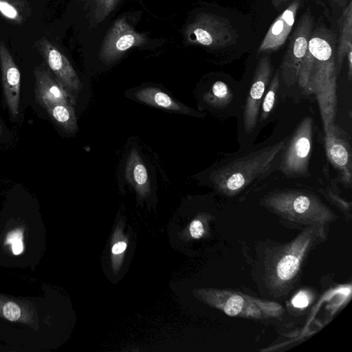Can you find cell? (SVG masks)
I'll return each instance as SVG.
<instances>
[{
	"label": "cell",
	"mask_w": 352,
	"mask_h": 352,
	"mask_svg": "<svg viewBox=\"0 0 352 352\" xmlns=\"http://www.w3.org/2000/svg\"><path fill=\"white\" fill-rule=\"evenodd\" d=\"M329 228L307 227L288 242L268 240L258 244L252 270L263 296L282 299L289 295L299 283L311 252L327 239Z\"/></svg>",
	"instance_id": "6da1fadb"
},
{
	"label": "cell",
	"mask_w": 352,
	"mask_h": 352,
	"mask_svg": "<svg viewBox=\"0 0 352 352\" xmlns=\"http://www.w3.org/2000/svg\"><path fill=\"white\" fill-rule=\"evenodd\" d=\"M336 47L333 32L325 27L313 30L297 80L303 93L315 96L324 131L335 123L337 113Z\"/></svg>",
	"instance_id": "7a4b0ae2"
},
{
	"label": "cell",
	"mask_w": 352,
	"mask_h": 352,
	"mask_svg": "<svg viewBox=\"0 0 352 352\" xmlns=\"http://www.w3.org/2000/svg\"><path fill=\"white\" fill-rule=\"evenodd\" d=\"M289 136L278 142L231 154L211 168V186L225 197H232L248 190L279 169L281 155Z\"/></svg>",
	"instance_id": "3957f363"
},
{
	"label": "cell",
	"mask_w": 352,
	"mask_h": 352,
	"mask_svg": "<svg viewBox=\"0 0 352 352\" xmlns=\"http://www.w3.org/2000/svg\"><path fill=\"white\" fill-rule=\"evenodd\" d=\"M260 205L278 217L286 228L329 227L338 217L315 193L300 189L276 190L265 195Z\"/></svg>",
	"instance_id": "277c9868"
},
{
	"label": "cell",
	"mask_w": 352,
	"mask_h": 352,
	"mask_svg": "<svg viewBox=\"0 0 352 352\" xmlns=\"http://www.w3.org/2000/svg\"><path fill=\"white\" fill-rule=\"evenodd\" d=\"M193 293L204 303L231 317L264 321L280 319L285 314L277 302L239 291L209 287L197 289Z\"/></svg>",
	"instance_id": "5b68a950"
},
{
	"label": "cell",
	"mask_w": 352,
	"mask_h": 352,
	"mask_svg": "<svg viewBox=\"0 0 352 352\" xmlns=\"http://www.w3.org/2000/svg\"><path fill=\"white\" fill-rule=\"evenodd\" d=\"M314 135V120L304 118L289 137L281 155L279 169L288 178H302L309 176Z\"/></svg>",
	"instance_id": "8992f818"
},
{
	"label": "cell",
	"mask_w": 352,
	"mask_h": 352,
	"mask_svg": "<svg viewBox=\"0 0 352 352\" xmlns=\"http://www.w3.org/2000/svg\"><path fill=\"white\" fill-rule=\"evenodd\" d=\"M185 35L190 44L211 48H223L235 41L236 33L226 19L212 14H200L186 29Z\"/></svg>",
	"instance_id": "52a82bcc"
},
{
	"label": "cell",
	"mask_w": 352,
	"mask_h": 352,
	"mask_svg": "<svg viewBox=\"0 0 352 352\" xmlns=\"http://www.w3.org/2000/svg\"><path fill=\"white\" fill-rule=\"evenodd\" d=\"M313 30V18L309 8H308L301 16L289 38L287 48L280 66L281 76L287 86L297 83L299 69L307 53Z\"/></svg>",
	"instance_id": "ba28073f"
},
{
	"label": "cell",
	"mask_w": 352,
	"mask_h": 352,
	"mask_svg": "<svg viewBox=\"0 0 352 352\" xmlns=\"http://www.w3.org/2000/svg\"><path fill=\"white\" fill-rule=\"evenodd\" d=\"M272 75L270 52H263L257 63L243 113V129L250 135L258 122L263 98Z\"/></svg>",
	"instance_id": "9c48e42d"
},
{
	"label": "cell",
	"mask_w": 352,
	"mask_h": 352,
	"mask_svg": "<svg viewBox=\"0 0 352 352\" xmlns=\"http://www.w3.org/2000/svg\"><path fill=\"white\" fill-rule=\"evenodd\" d=\"M324 142L328 160L338 171L346 186L352 183V148L347 133L336 123L324 131Z\"/></svg>",
	"instance_id": "30bf717a"
},
{
	"label": "cell",
	"mask_w": 352,
	"mask_h": 352,
	"mask_svg": "<svg viewBox=\"0 0 352 352\" xmlns=\"http://www.w3.org/2000/svg\"><path fill=\"white\" fill-rule=\"evenodd\" d=\"M146 41L144 34L136 32L124 18L115 21L107 34L100 52V58L105 64L118 60L126 51L142 46Z\"/></svg>",
	"instance_id": "8fae6325"
},
{
	"label": "cell",
	"mask_w": 352,
	"mask_h": 352,
	"mask_svg": "<svg viewBox=\"0 0 352 352\" xmlns=\"http://www.w3.org/2000/svg\"><path fill=\"white\" fill-rule=\"evenodd\" d=\"M55 78L69 91H78L82 83L67 57L47 38L34 45Z\"/></svg>",
	"instance_id": "7c38bea8"
},
{
	"label": "cell",
	"mask_w": 352,
	"mask_h": 352,
	"mask_svg": "<svg viewBox=\"0 0 352 352\" xmlns=\"http://www.w3.org/2000/svg\"><path fill=\"white\" fill-rule=\"evenodd\" d=\"M0 69L5 100L12 117L19 113L21 74L6 45L0 41Z\"/></svg>",
	"instance_id": "4fadbf2b"
},
{
	"label": "cell",
	"mask_w": 352,
	"mask_h": 352,
	"mask_svg": "<svg viewBox=\"0 0 352 352\" xmlns=\"http://www.w3.org/2000/svg\"><path fill=\"white\" fill-rule=\"evenodd\" d=\"M34 77L36 97L44 108L58 103L74 104L72 96L54 78L48 68L42 65L36 67Z\"/></svg>",
	"instance_id": "5bb4252c"
},
{
	"label": "cell",
	"mask_w": 352,
	"mask_h": 352,
	"mask_svg": "<svg viewBox=\"0 0 352 352\" xmlns=\"http://www.w3.org/2000/svg\"><path fill=\"white\" fill-rule=\"evenodd\" d=\"M300 6V0H294L274 21L258 47V55L276 51L285 43L293 28Z\"/></svg>",
	"instance_id": "9a60e30c"
},
{
	"label": "cell",
	"mask_w": 352,
	"mask_h": 352,
	"mask_svg": "<svg viewBox=\"0 0 352 352\" xmlns=\"http://www.w3.org/2000/svg\"><path fill=\"white\" fill-rule=\"evenodd\" d=\"M125 178L140 197H145L151 190L146 167L136 148H133L126 160Z\"/></svg>",
	"instance_id": "2e32d148"
},
{
	"label": "cell",
	"mask_w": 352,
	"mask_h": 352,
	"mask_svg": "<svg viewBox=\"0 0 352 352\" xmlns=\"http://www.w3.org/2000/svg\"><path fill=\"white\" fill-rule=\"evenodd\" d=\"M135 97L148 105L190 114V111L183 104L173 100L170 96L156 87H146L138 90Z\"/></svg>",
	"instance_id": "e0dca14e"
},
{
	"label": "cell",
	"mask_w": 352,
	"mask_h": 352,
	"mask_svg": "<svg viewBox=\"0 0 352 352\" xmlns=\"http://www.w3.org/2000/svg\"><path fill=\"white\" fill-rule=\"evenodd\" d=\"M340 37L336 47V62L340 69L350 51H352V3L349 1L338 19Z\"/></svg>",
	"instance_id": "ac0fdd59"
},
{
	"label": "cell",
	"mask_w": 352,
	"mask_h": 352,
	"mask_svg": "<svg viewBox=\"0 0 352 352\" xmlns=\"http://www.w3.org/2000/svg\"><path fill=\"white\" fill-rule=\"evenodd\" d=\"M31 13L28 0H0V14L12 23H25Z\"/></svg>",
	"instance_id": "d6986e66"
},
{
	"label": "cell",
	"mask_w": 352,
	"mask_h": 352,
	"mask_svg": "<svg viewBox=\"0 0 352 352\" xmlns=\"http://www.w3.org/2000/svg\"><path fill=\"white\" fill-rule=\"evenodd\" d=\"M55 122L65 132L74 133L76 131L77 122L73 105L68 104H54L46 108Z\"/></svg>",
	"instance_id": "ffe728a7"
},
{
	"label": "cell",
	"mask_w": 352,
	"mask_h": 352,
	"mask_svg": "<svg viewBox=\"0 0 352 352\" xmlns=\"http://www.w3.org/2000/svg\"><path fill=\"white\" fill-rule=\"evenodd\" d=\"M203 98L210 107L223 109L231 104L233 94L231 88L225 82L217 80L204 94Z\"/></svg>",
	"instance_id": "44dd1931"
},
{
	"label": "cell",
	"mask_w": 352,
	"mask_h": 352,
	"mask_svg": "<svg viewBox=\"0 0 352 352\" xmlns=\"http://www.w3.org/2000/svg\"><path fill=\"white\" fill-rule=\"evenodd\" d=\"M279 86V74L278 72L276 71L274 76L272 77L263 98L259 112L258 122H263L271 113L275 104Z\"/></svg>",
	"instance_id": "7402d4cb"
},
{
	"label": "cell",
	"mask_w": 352,
	"mask_h": 352,
	"mask_svg": "<svg viewBox=\"0 0 352 352\" xmlns=\"http://www.w3.org/2000/svg\"><path fill=\"white\" fill-rule=\"evenodd\" d=\"M122 227L118 225L112 237L111 259L114 271H118L120 268L128 245V240L122 233Z\"/></svg>",
	"instance_id": "603a6c76"
},
{
	"label": "cell",
	"mask_w": 352,
	"mask_h": 352,
	"mask_svg": "<svg viewBox=\"0 0 352 352\" xmlns=\"http://www.w3.org/2000/svg\"><path fill=\"white\" fill-rule=\"evenodd\" d=\"M23 232L21 230H16L9 232L6 239V244L12 245V251L14 254H21L23 250Z\"/></svg>",
	"instance_id": "cb8c5ba5"
},
{
	"label": "cell",
	"mask_w": 352,
	"mask_h": 352,
	"mask_svg": "<svg viewBox=\"0 0 352 352\" xmlns=\"http://www.w3.org/2000/svg\"><path fill=\"white\" fill-rule=\"evenodd\" d=\"M118 0H95L98 21L104 19L114 8Z\"/></svg>",
	"instance_id": "d4e9b609"
},
{
	"label": "cell",
	"mask_w": 352,
	"mask_h": 352,
	"mask_svg": "<svg viewBox=\"0 0 352 352\" xmlns=\"http://www.w3.org/2000/svg\"><path fill=\"white\" fill-rule=\"evenodd\" d=\"M322 193L326 196V197L329 199L333 204H335L340 210L345 214H349L351 216V203H347L346 201L338 197L337 195L334 194L329 190H326L325 191L323 190Z\"/></svg>",
	"instance_id": "484cf974"
},
{
	"label": "cell",
	"mask_w": 352,
	"mask_h": 352,
	"mask_svg": "<svg viewBox=\"0 0 352 352\" xmlns=\"http://www.w3.org/2000/svg\"><path fill=\"white\" fill-rule=\"evenodd\" d=\"M2 312L3 316L10 321H16L21 314L20 307L14 302H6L3 307Z\"/></svg>",
	"instance_id": "4316f807"
},
{
	"label": "cell",
	"mask_w": 352,
	"mask_h": 352,
	"mask_svg": "<svg viewBox=\"0 0 352 352\" xmlns=\"http://www.w3.org/2000/svg\"><path fill=\"white\" fill-rule=\"evenodd\" d=\"M188 230L192 239H199L204 236L206 232L204 219L200 217L193 219L190 223Z\"/></svg>",
	"instance_id": "83f0119b"
},
{
	"label": "cell",
	"mask_w": 352,
	"mask_h": 352,
	"mask_svg": "<svg viewBox=\"0 0 352 352\" xmlns=\"http://www.w3.org/2000/svg\"><path fill=\"white\" fill-rule=\"evenodd\" d=\"M309 302V296L304 292H298L292 299V305L297 308H303L308 305Z\"/></svg>",
	"instance_id": "f1b7e54d"
},
{
	"label": "cell",
	"mask_w": 352,
	"mask_h": 352,
	"mask_svg": "<svg viewBox=\"0 0 352 352\" xmlns=\"http://www.w3.org/2000/svg\"><path fill=\"white\" fill-rule=\"evenodd\" d=\"M345 58H346L348 67V78L351 80L352 77V51L349 52Z\"/></svg>",
	"instance_id": "f546056e"
},
{
	"label": "cell",
	"mask_w": 352,
	"mask_h": 352,
	"mask_svg": "<svg viewBox=\"0 0 352 352\" xmlns=\"http://www.w3.org/2000/svg\"><path fill=\"white\" fill-rule=\"evenodd\" d=\"M287 2V0H272L274 7L279 10Z\"/></svg>",
	"instance_id": "4dcf8cb0"
},
{
	"label": "cell",
	"mask_w": 352,
	"mask_h": 352,
	"mask_svg": "<svg viewBox=\"0 0 352 352\" xmlns=\"http://www.w3.org/2000/svg\"><path fill=\"white\" fill-rule=\"evenodd\" d=\"M335 3H336L340 7L344 8L346 6V0H332Z\"/></svg>",
	"instance_id": "1f68e13d"
},
{
	"label": "cell",
	"mask_w": 352,
	"mask_h": 352,
	"mask_svg": "<svg viewBox=\"0 0 352 352\" xmlns=\"http://www.w3.org/2000/svg\"><path fill=\"white\" fill-rule=\"evenodd\" d=\"M2 133H3V126L0 122V135L2 134Z\"/></svg>",
	"instance_id": "d6a6232c"
}]
</instances>
